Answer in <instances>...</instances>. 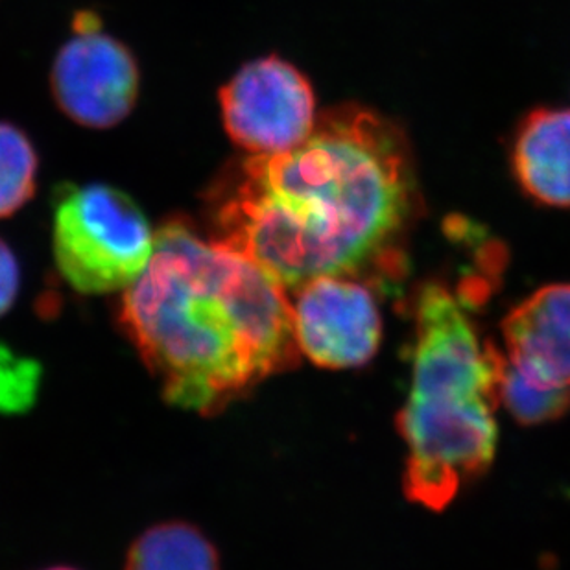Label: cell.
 <instances>
[{
    "mask_svg": "<svg viewBox=\"0 0 570 570\" xmlns=\"http://www.w3.org/2000/svg\"><path fill=\"white\" fill-rule=\"evenodd\" d=\"M415 194L403 134L347 106L320 117L296 148L249 156L226 174L210 194V238L296 291L323 275L382 268Z\"/></svg>",
    "mask_w": 570,
    "mask_h": 570,
    "instance_id": "cell-1",
    "label": "cell"
},
{
    "mask_svg": "<svg viewBox=\"0 0 570 570\" xmlns=\"http://www.w3.org/2000/svg\"><path fill=\"white\" fill-rule=\"evenodd\" d=\"M119 320L168 403L204 415L296 366L299 356L285 286L181 222L157 233Z\"/></svg>",
    "mask_w": 570,
    "mask_h": 570,
    "instance_id": "cell-2",
    "label": "cell"
},
{
    "mask_svg": "<svg viewBox=\"0 0 570 570\" xmlns=\"http://www.w3.org/2000/svg\"><path fill=\"white\" fill-rule=\"evenodd\" d=\"M412 386L397 415L410 501L440 511L490 469L497 452L502 355L480 338L469 307L442 285L414 305Z\"/></svg>",
    "mask_w": 570,
    "mask_h": 570,
    "instance_id": "cell-3",
    "label": "cell"
},
{
    "mask_svg": "<svg viewBox=\"0 0 570 570\" xmlns=\"http://www.w3.org/2000/svg\"><path fill=\"white\" fill-rule=\"evenodd\" d=\"M56 266L81 294L126 291L156 249L139 205L109 185H70L55 202Z\"/></svg>",
    "mask_w": 570,
    "mask_h": 570,
    "instance_id": "cell-4",
    "label": "cell"
},
{
    "mask_svg": "<svg viewBox=\"0 0 570 570\" xmlns=\"http://www.w3.org/2000/svg\"><path fill=\"white\" fill-rule=\"evenodd\" d=\"M220 108L227 135L252 156L296 148L317 122L307 78L275 56L244 65L222 87Z\"/></svg>",
    "mask_w": 570,
    "mask_h": 570,
    "instance_id": "cell-5",
    "label": "cell"
},
{
    "mask_svg": "<svg viewBox=\"0 0 570 570\" xmlns=\"http://www.w3.org/2000/svg\"><path fill=\"white\" fill-rule=\"evenodd\" d=\"M292 317L299 353L316 366L351 370L377 355L381 308L372 288L355 275H323L299 286Z\"/></svg>",
    "mask_w": 570,
    "mask_h": 570,
    "instance_id": "cell-6",
    "label": "cell"
},
{
    "mask_svg": "<svg viewBox=\"0 0 570 570\" xmlns=\"http://www.w3.org/2000/svg\"><path fill=\"white\" fill-rule=\"evenodd\" d=\"M80 28L56 56L52 92L67 117L80 126L108 129L131 114L139 97V69L125 45L97 27Z\"/></svg>",
    "mask_w": 570,
    "mask_h": 570,
    "instance_id": "cell-7",
    "label": "cell"
},
{
    "mask_svg": "<svg viewBox=\"0 0 570 570\" xmlns=\"http://www.w3.org/2000/svg\"><path fill=\"white\" fill-rule=\"evenodd\" d=\"M508 362L547 390H570V285H550L502 323Z\"/></svg>",
    "mask_w": 570,
    "mask_h": 570,
    "instance_id": "cell-8",
    "label": "cell"
},
{
    "mask_svg": "<svg viewBox=\"0 0 570 570\" xmlns=\"http://www.w3.org/2000/svg\"><path fill=\"white\" fill-rule=\"evenodd\" d=\"M513 167L533 199L570 207V111H533L517 134Z\"/></svg>",
    "mask_w": 570,
    "mask_h": 570,
    "instance_id": "cell-9",
    "label": "cell"
},
{
    "mask_svg": "<svg viewBox=\"0 0 570 570\" xmlns=\"http://www.w3.org/2000/svg\"><path fill=\"white\" fill-rule=\"evenodd\" d=\"M125 570H220V558L198 528L163 522L135 539Z\"/></svg>",
    "mask_w": 570,
    "mask_h": 570,
    "instance_id": "cell-10",
    "label": "cell"
},
{
    "mask_svg": "<svg viewBox=\"0 0 570 570\" xmlns=\"http://www.w3.org/2000/svg\"><path fill=\"white\" fill-rule=\"evenodd\" d=\"M38 156L27 135L0 122V218L16 215L36 193Z\"/></svg>",
    "mask_w": 570,
    "mask_h": 570,
    "instance_id": "cell-11",
    "label": "cell"
},
{
    "mask_svg": "<svg viewBox=\"0 0 570 570\" xmlns=\"http://www.w3.org/2000/svg\"><path fill=\"white\" fill-rule=\"evenodd\" d=\"M497 397L521 425H543L560 420L570 409V390L535 386L511 366L507 356H502Z\"/></svg>",
    "mask_w": 570,
    "mask_h": 570,
    "instance_id": "cell-12",
    "label": "cell"
},
{
    "mask_svg": "<svg viewBox=\"0 0 570 570\" xmlns=\"http://www.w3.org/2000/svg\"><path fill=\"white\" fill-rule=\"evenodd\" d=\"M41 370L0 344V414L27 410L38 393Z\"/></svg>",
    "mask_w": 570,
    "mask_h": 570,
    "instance_id": "cell-13",
    "label": "cell"
},
{
    "mask_svg": "<svg viewBox=\"0 0 570 570\" xmlns=\"http://www.w3.org/2000/svg\"><path fill=\"white\" fill-rule=\"evenodd\" d=\"M21 286V269L10 246L0 238V316L16 303Z\"/></svg>",
    "mask_w": 570,
    "mask_h": 570,
    "instance_id": "cell-14",
    "label": "cell"
},
{
    "mask_svg": "<svg viewBox=\"0 0 570 570\" xmlns=\"http://www.w3.org/2000/svg\"><path fill=\"white\" fill-rule=\"evenodd\" d=\"M47 570H76V569H69V567H55V569H47Z\"/></svg>",
    "mask_w": 570,
    "mask_h": 570,
    "instance_id": "cell-15",
    "label": "cell"
}]
</instances>
